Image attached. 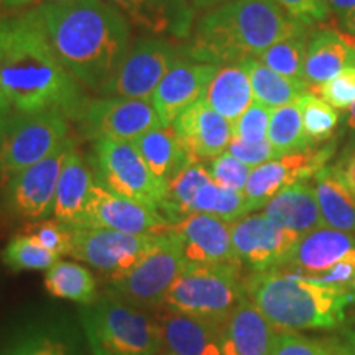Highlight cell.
<instances>
[{
    "label": "cell",
    "mask_w": 355,
    "mask_h": 355,
    "mask_svg": "<svg viewBox=\"0 0 355 355\" xmlns=\"http://www.w3.org/2000/svg\"><path fill=\"white\" fill-rule=\"evenodd\" d=\"M272 110L273 109L261 105L260 102H252L250 107L232 123L235 139L245 141L266 140Z\"/></svg>",
    "instance_id": "obj_42"
},
{
    "label": "cell",
    "mask_w": 355,
    "mask_h": 355,
    "mask_svg": "<svg viewBox=\"0 0 355 355\" xmlns=\"http://www.w3.org/2000/svg\"><path fill=\"white\" fill-rule=\"evenodd\" d=\"M68 115L61 109L12 110L0 125V175L12 178L51 155L68 139Z\"/></svg>",
    "instance_id": "obj_7"
},
{
    "label": "cell",
    "mask_w": 355,
    "mask_h": 355,
    "mask_svg": "<svg viewBox=\"0 0 355 355\" xmlns=\"http://www.w3.org/2000/svg\"><path fill=\"white\" fill-rule=\"evenodd\" d=\"M270 355H321V340L296 332H278Z\"/></svg>",
    "instance_id": "obj_45"
},
{
    "label": "cell",
    "mask_w": 355,
    "mask_h": 355,
    "mask_svg": "<svg viewBox=\"0 0 355 355\" xmlns=\"http://www.w3.org/2000/svg\"><path fill=\"white\" fill-rule=\"evenodd\" d=\"M74 141L66 139L51 155L12 176L6 189L8 211L28 220H42L53 212L58 181L73 152Z\"/></svg>",
    "instance_id": "obj_14"
},
{
    "label": "cell",
    "mask_w": 355,
    "mask_h": 355,
    "mask_svg": "<svg viewBox=\"0 0 355 355\" xmlns=\"http://www.w3.org/2000/svg\"><path fill=\"white\" fill-rule=\"evenodd\" d=\"M303 125L313 144H324L332 137L339 125V115L336 109L331 107L326 101L313 92H306L298 99Z\"/></svg>",
    "instance_id": "obj_38"
},
{
    "label": "cell",
    "mask_w": 355,
    "mask_h": 355,
    "mask_svg": "<svg viewBox=\"0 0 355 355\" xmlns=\"http://www.w3.org/2000/svg\"><path fill=\"white\" fill-rule=\"evenodd\" d=\"M91 163L96 183L119 196L133 199L159 212L163 211L166 186L152 175L132 141L94 140Z\"/></svg>",
    "instance_id": "obj_9"
},
{
    "label": "cell",
    "mask_w": 355,
    "mask_h": 355,
    "mask_svg": "<svg viewBox=\"0 0 355 355\" xmlns=\"http://www.w3.org/2000/svg\"><path fill=\"white\" fill-rule=\"evenodd\" d=\"M0 94L13 110L61 109L68 119L84 99L26 12L0 17Z\"/></svg>",
    "instance_id": "obj_2"
},
{
    "label": "cell",
    "mask_w": 355,
    "mask_h": 355,
    "mask_svg": "<svg viewBox=\"0 0 355 355\" xmlns=\"http://www.w3.org/2000/svg\"><path fill=\"white\" fill-rule=\"evenodd\" d=\"M165 355H173V354H165Z\"/></svg>",
    "instance_id": "obj_57"
},
{
    "label": "cell",
    "mask_w": 355,
    "mask_h": 355,
    "mask_svg": "<svg viewBox=\"0 0 355 355\" xmlns=\"http://www.w3.org/2000/svg\"><path fill=\"white\" fill-rule=\"evenodd\" d=\"M132 144L139 150L152 175L165 186L189 159H194L184 150L173 125L152 128Z\"/></svg>",
    "instance_id": "obj_30"
},
{
    "label": "cell",
    "mask_w": 355,
    "mask_h": 355,
    "mask_svg": "<svg viewBox=\"0 0 355 355\" xmlns=\"http://www.w3.org/2000/svg\"><path fill=\"white\" fill-rule=\"evenodd\" d=\"M94 184V173L91 171L83 155L74 146L73 152L66 158L60 181H58L55 204H53L55 219L66 225H81L89 194Z\"/></svg>",
    "instance_id": "obj_27"
},
{
    "label": "cell",
    "mask_w": 355,
    "mask_h": 355,
    "mask_svg": "<svg viewBox=\"0 0 355 355\" xmlns=\"http://www.w3.org/2000/svg\"><path fill=\"white\" fill-rule=\"evenodd\" d=\"M232 222L201 212H191L173 224L188 263H241L230 235Z\"/></svg>",
    "instance_id": "obj_19"
},
{
    "label": "cell",
    "mask_w": 355,
    "mask_h": 355,
    "mask_svg": "<svg viewBox=\"0 0 355 355\" xmlns=\"http://www.w3.org/2000/svg\"><path fill=\"white\" fill-rule=\"evenodd\" d=\"M48 3H69V2H76V0H44Z\"/></svg>",
    "instance_id": "obj_55"
},
{
    "label": "cell",
    "mask_w": 355,
    "mask_h": 355,
    "mask_svg": "<svg viewBox=\"0 0 355 355\" xmlns=\"http://www.w3.org/2000/svg\"><path fill=\"white\" fill-rule=\"evenodd\" d=\"M184 2L188 3L194 12H198V10H211V8L219 7L222 3L229 2V0H184Z\"/></svg>",
    "instance_id": "obj_48"
},
{
    "label": "cell",
    "mask_w": 355,
    "mask_h": 355,
    "mask_svg": "<svg viewBox=\"0 0 355 355\" xmlns=\"http://www.w3.org/2000/svg\"><path fill=\"white\" fill-rule=\"evenodd\" d=\"M207 170H209L212 181L216 184L222 186V188L241 191V193L245 189L248 176L252 173L250 166L243 165L229 152H224L219 157L211 159V165Z\"/></svg>",
    "instance_id": "obj_41"
},
{
    "label": "cell",
    "mask_w": 355,
    "mask_h": 355,
    "mask_svg": "<svg viewBox=\"0 0 355 355\" xmlns=\"http://www.w3.org/2000/svg\"><path fill=\"white\" fill-rule=\"evenodd\" d=\"M349 68H355L354 40L327 28L316 30L309 35L304 61V81L311 87L329 81Z\"/></svg>",
    "instance_id": "obj_25"
},
{
    "label": "cell",
    "mask_w": 355,
    "mask_h": 355,
    "mask_svg": "<svg viewBox=\"0 0 355 355\" xmlns=\"http://www.w3.org/2000/svg\"><path fill=\"white\" fill-rule=\"evenodd\" d=\"M245 293L278 332L334 329L354 301L345 288L288 275L282 268L252 273L245 278Z\"/></svg>",
    "instance_id": "obj_4"
},
{
    "label": "cell",
    "mask_w": 355,
    "mask_h": 355,
    "mask_svg": "<svg viewBox=\"0 0 355 355\" xmlns=\"http://www.w3.org/2000/svg\"><path fill=\"white\" fill-rule=\"evenodd\" d=\"M125 19L145 32L189 38L194 12L184 0H107Z\"/></svg>",
    "instance_id": "obj_23"
},
{
    "label": "cell",
    "mask_w": 355,
    "mask_h": 355,
    "mask_svg": "<svg viewBox=\"0 0 355 355\" xmlns=\"http://www.w3.org/2000/svg\"><path fill=\"white\" fill-rule=\"evenodd\" d=\"M334 150L336 145L331 141L324 146H309L254 168L243 189V196L250 204V209H261L282 189L316 176V173L329 162Z\"/></svg>",
    "instance_id": "obj_16"
},
{
    "label": "cell",
    "mask_w": 355,
    "mask_h": 355,
    "mask_svg": "<svg viewBox=\"0 0 355 355\" xmlns=\"http://www.w3.org/2000/svg\"><path fill=\"white\" fill-rule=\"evenodd\" d=\"M227 152L242 162L243 165L250 166L252 170L257 166L263 165L266 162H272V159H277L282 157L279 152L275 146L270 144L268 139L261 141H245L241 139L230 140V145Z\"/></svg>",
    "instance_id": "obj_43"
},
{
    "label": "cell",
    "mask_w": 355,
    "mask_h": 355,
    "mask_svg": "<svg viewBox=\"0 0 355 355\" xmlns=\"http://www.w3.org/2000/svg\"><path fill=\"white\" fill-rule=\"evenodd\" d=\"M250 78L254 101L270 109L282 107L298 101L301 96L311 91V86L306 81H298L270 69L257 58H247L242 61Z\"/></svg>",
    "instance_id": "obj_31"
},
{
    "label": "cell",
    "mask_w": 355,
    "mask_h": 355,
    "mask_svg": "<svg viewBox=\"0 0 355 355\" xmlns=\"http://www.w3.org/2000/svg\"><path fill=\"white\" fill-rule=\"evenodd\" d=\"M173 127L189 157L199 162L214 159L227 152L234 139L232 123L209 107L204 97L181 114Z\"/></svg>",
    "instance_id": "obj_20"
},
{
    "label": "cell",
    "mask_w": 355,
    "mask_h": 355,
    "mask_svg": "<svg viewBox=\"0 0 355 355\" xmlns=\"http://www.w3.org/2000/svg\"><path fill=\"white\" fill-rule=\"evenodd\" d=\"M191 212H201L219 217L222 220L235 222L252 212L250 204L241 191L222 188L214 181H209L199 189L196 199L193 202Z\"/></svg>",
    "instance_id": "obj_35"
},
{
    "label": "cell",
    "mask_w": 355,
    "mask_h": 355,
    "mask_svg": "<svg viewBox=\"0 0 355 355\" xmlns=\"http://www.w3.org/2000/svg\"><path fill=\"white\" fill-rule=\"evenodd\" d=\"M313 94L326 101L331 107L345 110L355 104V68H349L329 81L311 87Z\"/></svg>",
    "instance_id": "obj_39"
},
{
    "label": "cell",
    "mask_w": 355,
    "mask_h": 355,
    "mask_svg": "<svg viewBox=\"0 0 355 355\" xmlns=\"http://www.w3.org/2000/svg\"><path fill=\"white\" fill-rule=\"evenodd\" d=\"M345 344L349 345V349H350V352H352V355H355V331H350L349 332Z\"/></svg>",
    "instance_id": "obj_53"
},
{
    "label": "cell",
    "mask_w": 355,
    "mask_h": 355,
    "mask_svg": "<svg viewBox=\"0 0 355 355\" xmlns=\"http://www.w3.org/2000/svg\"><path fill=\"white\" fill-rule=\"evenodd\" d=\"M188 265L181 242L173 227L162 234L157 247L130 272L110 282L105 295L135 308L148 311L165 306L173 283Z\"/></svg>",
    "instance_id": "obj_8"
},
{
    "label": "cell",
    "mask_w": 355,
    "mask_h": 355,
    "mask_svg": "<svg viewBox=\"0 0 355 355\" xmlns=\"http://www.w3.org/2000/svg\"><path fill=\"white\" fill-rule=\"evenodd\" d=\"M277 331L263 313L245 298L224 327V355H270Z\"/></svg>",
    "instance_id": "obj_24"
},
{
    "label": "cell",
    "mask_w": 355,
    "mask_h": 355,
    "mask_svg": "<svg viewBox=\"0 0 355 355\" xmlns=\"http://www.w3.org/2000/svg\"><path fill=\"white\" fill-rule=\"evenodd\" d=\"M321 355H352L347 344H339L337 340H321Z\"/></svg>",
    "instance_id": "obj_47"
},
{
    "label": "cell",
    "mask_w": 355,
    "mask_h": 355,
    "mask_svg": "<svg viewBox=\"0 0 355 355\" xmlns=\"http://www.w3.org/2000/svg\"><path fill=\"white\" fill-rule=\"evenodd\" d=\"M291 19L306 26L326 20L329 15L324 0H273Z\"/></svg>",
    "instance_id": "obj_44"
},
{
    "label": "cell",
    "mask_w": 355,
    "mask_h": 355,
    "mask_svg": "<svg viewBox=\"0 0 355 355\" xmlns=\"http://www.w3.org/2000/svg\"><path fill=\"white\" fill-rule=\"evenodd\" d=\"M343 25L345 26V30H347V32L352 35V37H355V12L350 13L347 19L343 21Z\"/></svg>",
    "instance_id": "obj_52"
},
{
    "label": "cell",
    "mask_w": 355,
    "mask_h": 355,
    "mask_svg": "<svg viewBox=\"0 0 355 355\" xmlns=\"http://www.w3.org/2000/svg\"><path fill=\"white\" fill-rule=\"evenodd\" d=\"M327 10L334 15L340 21H344L350 13L355 12V0H324Z\"/></svg>",
    "instance_id": "obj_46"
},
{
    "label": "cell",
    "mask_w": 355,
    "mask_h": 355,
    "mask_svg": "<svg viewBox=\"0 0 355 355\" xmlns=\"http://www.w3.org/2000/svg\"><path fill=\"white\" fill-rule=\"evenodd\" d=\"M204 101L216 112L224 115L230 123L237 121L254 102V92L245 64L235 63L217 68L204 92Z\"/></svg>",
    "instance_id": "obj_29"
},
{
    "label": "cell",
    "mask_w": 355,
    "mask_h": 355,
    "mask_svg": "<svg viewBox=\"0 0 355 355\" xmlns=\"http://www.w3.org/2000/svg\"><path fill=\"white\" fill-rule=\"evenodd\" d=\"M2 261L13 272L48 270L60 260V255L44 248L32 235H15L2 250Z\"/></svg>",
    "instance_id": "obj_37"
},
{
    "label": "cell",
    "mask_w": 355,
    "mask_h": 355,
    "mask_svg": "<svg viewBox=\"0 0 355 355\" xmlns=\"http://www.w3.org/2000/svg\"><path fill=\"white\" fill-rule=\"evenodd\" d=\"M308 30L303 33L293 35L282 42L272 44L270 48L257 56L261 63L270 69L277 71L283 76L304 81V61L306 48H308Z\"/></svg>",
    "instance_id": "obj_36"
},
{
    "label": "cell",
    "mask_w": 355,
    "mask_h": 355,
    "mask_svg": "<svg viewBox=\"0 0 355 355\" xmlns=\"http://www.w3.org/2000/svg\"><path fill=\"white\" fill-rule=\"evenodd\" d=\"M12 105L8 104V101L3 97L2 94H0V125H2V122L6 121L7 115L12 112Z\"/></svg>",
    "instance_id": "obj_51"
},
{
    "label": "cell",
    "mask_w": 355,
    "mask_h": 355,
    "mask_svg": "<svg viewBox=\"0 0 355 355\" xmlns=\"http://www.w3.org/2000/svg\"><path fill=\"white\" fill-rule=\"evenodd\" d=\"M180 58H183L181 48L166 40H140L128 50L114 76L97 92L101 97L152 101L158 84Z\"/></svg>",
    "instance_id": "obj_12"
},
{
    "label": "cell",
    "mask_w": 355,
    "mask_h": 355,
    "mask_svg": "<svg viewBox=\"0 0 355 355\" xmlns=\"http://www.w3.org/2000/svg\"><path fill=\"white\" fill-rule=\"evenodd\" d=\"M263 214L279 227L300 235L326 227L314 186L306 181L279 191L263 207Z\"/></svg>",
    "instance_id": "obj_26"
},
{
    "label": "cell",
    "mask_w": 355,
    "mask_h": 355,
    "mask_svg": "<svg viewBox=\"0 0 355 355\" xmlns=\"http://www.w3.org/2000/svg\"><path fill=\"white\" fill-rule=\"evenodd\" d=\"M64 69L84 86L99 89L130 50L127 19L107 0H76L28 8Z\"/></svg>",
    "instance_id": "obj_1"
},
{
    "label": "cell",
    "mask_w": 355,
    "mask_h": 355,
    "mask_svg": "<svg viewBox=\"0 0 355 355\" xmlns=\"http://www.w3.org/2000/svg\"><path fill=\"white\" fill-rule=\"evenodd\" d=\"M73 119L84 139L133 141L152 128L162 127L152 101L127 97L84 99L74 110Z\"/></svg>",
    "instance_id": "obj_11"
},
{
    "label": "cell",
    "mask_w": 355,
    "mask_h": 355,
    "mask_svg": "<svg viewBox=\"0 0 355 355\" xmlns=\"http://www.w3.org/2000/svg\"><path fill=\"white\" fill-rule=\"evenodd\" d=\"M163 347L173 355H224L225 321L168 311L158 318Z\"/></svg>",
    "instance_id": "obj_22"
},
{
    "label": "cell",
    "mask_w": 355,
    "mask_h": 355,
    "mask_svg": "<svg viewBox=\"0 0 355 355\" xmlns=\"http://www.w3.org/2000/svg\"><path fill=\"white\" fill-rule=\"evenodd\" d=\"M0 355H86L81 331L68 316L43 313L0 334Z\"/></svg>",
    "instance_id": "obj_13"
},
{
    "label": "cell",
    "mask_w": 355,
    "mask_h": 355,
    "mask_svg": "<svg viewBox=\"0 0 355 355\" xmlns=\"http://www.w3.org/2000/svg\"><path fill=\"white\" fill-rule=\"evenodd\" d=\"M306 30L273 0H229L204 13L181 53L196 63L235 64Z\"/></svg>",
    "instance_id": "obj_3"
},
{
    "label": "cell",
    "mask_w": 355,
    "mask_h": 355,
    "mask_svg": "<svg viewBox=\"0 0 355 355\" xmlns=\"http://www.w3.org/2000/svg\"><path fill=\"white\" fill-rule=\"evenodd\" d=\"M44 288L51 296L87 306L99 298V288L94 273L81 263L58 260L51 268L44 270Z\"/></svg>",
    "instance_id": "obj_32"
},
{
    "label": "cell",
    "mask_w": 355,
    "mask_h": 355,
    "mask_svg": "<svg viewBox=\"0 0 355 355\" xmlns=\"http://www.w3.org/2000/svg\"><path fill=\"white\" fill-rule=\"evenodd\" d=\"M349 127L355 132V104L350 107V112H349Z\"/></svg>",
    "instance_id": "obj_54"
},
{
    "label": "cell",
    "mask_w": 355,
    "mask_h": 355,
    "mask_svg": "<svg viewBox=\"0 0 355 355\" xmlns=\"http://www.w3.org/2000/svg\"><path fill=\"white\" fill-rule=\"evenodd\" d=\"M350 259H355V235L321 227L301 235L283 268H296L301 277L314 278Z\"/></svg>",
    "instance_id": "obj_21"
},
{
    "label": "cell",
    "mask_w": 355,
    "mask_h": 355,
    "mask_svg": "<svg viewBox=\"0 0 355 355\" xmlns=\"http://www.w3.org/2000/svg\"><path fill=\"white\" fill-rule=\"evenodd\" d=\"M81 225L112 229L132 235L163 234L173 227L159 211L119 196L99 183L92 186Z\"/></svg>",
    "instance_id": "obj_17"
},
{
    "label": "cell",
    "mask_w": 355,
    "mask_h": 355,
    "mask_svg": "<svg viewBox=\"0 0 355 355\" xmlns=\"http://www.w3.org/2000/svg\"><path fill=\"white\" fill-rule=\"evenodd\" d=\"M314 191L326 227L355 234V193L337 166H324L314 176Z\"/></svg>",
    "instance_id": "obj_28"
},
{
    "label": "cell",
    "mask_w": 355,
    "mask_h": 355,
    "mask_svg": "<svg viewBox=\"0 0 355 355\" xmlns=\"http://www.w3.org/2000/svg\"><path fill=\"white\" fill-rule=\"evenodd\" d=\"M340 171H343L344 180L347 181V184L352 188V191L355 193V155H352V157L347 159L344 170H340Z\"/></svg>",
    "instance_id": "obj_49"
},
{
    "label": "cell",
    "mask_w": 355,
    "mask_h": 355,
    "mask_svg": "<svg viewBox=\"0 0 355 355\" xmlns=\"http://www.w3.org/2000/svg\"><path fill=\"white\" fill-rule=\"evenodd\" d=\"M33 2L35 0H0V6L6 8H21Z\"/></svg>",
    "instance_id": "obj_50"
},
{
    "label": "cell",
    "mask_w": 355,
    "mask_h": 355,
    "mask_svg": "<svg viewBox=\"0 0 355 355\" xmlns=\"http://www.w3.org/2000/svg\"><path fill=\"white\" fill-rule=\"evenodd\" d=\"M266 139L282 157L313 146V141L309 140L304 130L303 114H301L298 101L272 110Z\"/></svg>",
    "instance_id": "obj_34"
},
{
    "label": "cell",
    "mask_w": 355,
    "mask_h": 355,
    "mask_svg": "<svg viewBox=\"0 0 355 355\" xmlns=\"http://www.w3.org/2000/svg\"><path fill=\"white\" fill-rule=\"evenodd\" d=\"M79 324L92 355H157L163 349L158 319L107 295L81 306Z\"/></svg>",
    "instance_id": "obj_5"
},
{
    "label": "cell",
    "mask_w": 355,
    "mask_h": 355,
    "mask_svg": "<svg viewBox=\"0 0 355 355\" xmlns=\"http://www.w3.org/2000/svg\"><path fill=\"white\" fill-rule=\"evenodd\" d=\"M212 181L211 173L199 159H189L166 183V198L163 211L171 224L191 214L199 189Z\"/></svg>",
    "instance_id": "obj_33"
},
{
    "label": "cell",
    "mask_w": 355,
    "mask_h": 355,
    "mask_svg": "<svg viewBox=\"0 0 355 355\" xmlns=\"http://www.w3.org/2000/svg\"><path fill=\"white\" fill-rule=\"evenodd\" d=\"M235 257L254 272L283 268L300 234L279 227L265 214H248L230 224Z\"/></svg>",
    "instance_id": "obj_15"
},
{
    "label": "cell",
    "mask_w": 355,
    "mask_h": 355,
    "mask_svg": "<svg viewBox=\"0 0 355 355\" xmlns=\"http://www.w3.org/2000/svg\"><path fill=\"white\" fill-rule=\"evenodd\" d=\"M217 68L219 66L196 63L184 56L171 66L152 97L163 125H173L181 114L202 99Z\"/></svg>",
    "instance_id": "obj_18"
},
{
    "label": "cell",
    "mask_w": 355,
    "mask_h": 355,
    "mask_svg": "<svg viewBox=\"0 0 355 355\" xmlns=\"http://www.w3.org/2000/svg\"><path fill=\"white\" fill-rule=\"evenodd\" d=\"M347 290H349L350 293H352V296H354V301H355V279H354L352 283H350V286L347 288Z\"/></svg>",
    "instance_id": "obj_56"
},
{
    "label": "cell",
    "mask_w": 355,
    "mask_h": 355,
    "mask_svg": "<svg viewBox=\"0 0 355 355\" xmlns=\"http://www.w3.org/2000/svg\"><path fill=\"white\" fill-rule=\"evenodd\" d=\"M26 234L32 235L44 248L53 254L63 257L71 255V227L60 220H35L26 227Z\"/></svg>",
    "instance_id": "obj_40"
},
{
    "label": "cell",
    "mask_w": 355,
    "mask_h": 355,
    "mask_svg": "<svg viewBox=\"0 0 355 355\" xmlns=\"http://www.w3.org/2000/svg\"><path fill=\"white\" fill-rule=\"evenodd\" d=\"M71 227V257L97 270L105 282H115L130 272L153 250L162 234L132 235L104 227ZM165 234V232H163Z\"/></svg>",
    "instance_id": "obj_10"
},
{
    "label": "cell",
    "mask_w": 355,
    "mask_h": 355,
    "mask_svg": "<svg viewBox=\"0 0 355 355\" xmlns=\"http://www.w3.org/2000/svg\"><path fill=\"white\" fill-rule=\"evenodd\" d=\"M242 263H188L173 283L165 306L191 316L227 321L247 298Z\"/></svg>",
    "instance_id": "obj_6"
}]
</instances>
